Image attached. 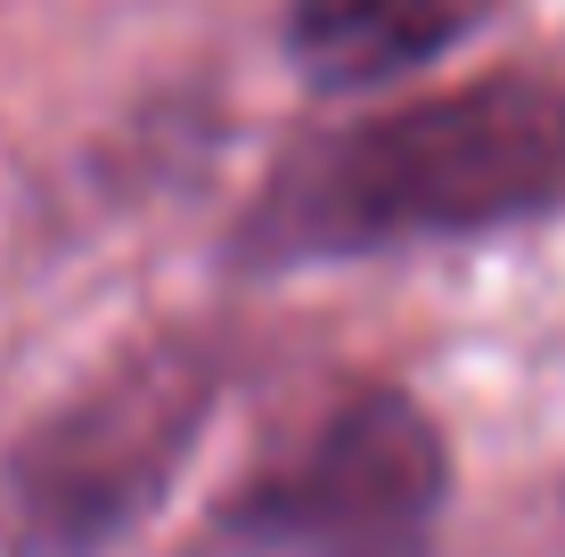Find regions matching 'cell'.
Masks as SVG:
<instances>
[{
    "label": "cell",
    "instance_id": "1",
    "mask_svg": "<svg viewBox=\"0 0 565 557\" xmlns=\"http://www.w3.org/2000/svg\"><path fill=\"white\" fill-rule=\"evenodd\" d=\"M565 197V90L467 83L451 99L394 107L320 140L279 172L263 246L279 255H361V246L443 238V229L524 222Z\"/></svg>",
    "mask_w": 565,
    "mask_h": 557
},
{
    "label": "cell",
    "instance_id": "4",
    "mask_svg": "<svg viewBox=\"0 0 565 557\" xmlns=\"http://www.w3.org/2000/svg\"><path fill=\"white\" fill-rule=\"evenodd\" d=\"M492 0H296L287 57L320 90H377L459 42Z\"/></svg>",
    "mask_w": 565,
    "mask_h": 557
},
{
    "label": "cell",
    "instance_id": "3",
    "mask_svg": "<svg viewBox=\"0 0 565 557\" xmlns=\"http://www.w3.org/2000/svg\"><path fill=\"white\" fill-rule=\"evenodd\" d=\"M451 501L435 427L402 394H353L238 501V557H426Z\"/></svg>",
    "mask_w": 565,
    "mask_h": 557
},
{
    "label": "cell",
    "instance_id": "2",
    "mask_svg": "<svg viewBox=\"0 0 565 557\" xmlns=\"http://www.w3.org/2000/svg\"><path fill=\"white\" fill-rule=\"evenodd\" d=\"M213 410V361L156 344L66 394L0 468V549L99 557L164 501Z\"/></svg>",
    "mask_w": 565,
    "mask_h": 557
}]
</instances>
